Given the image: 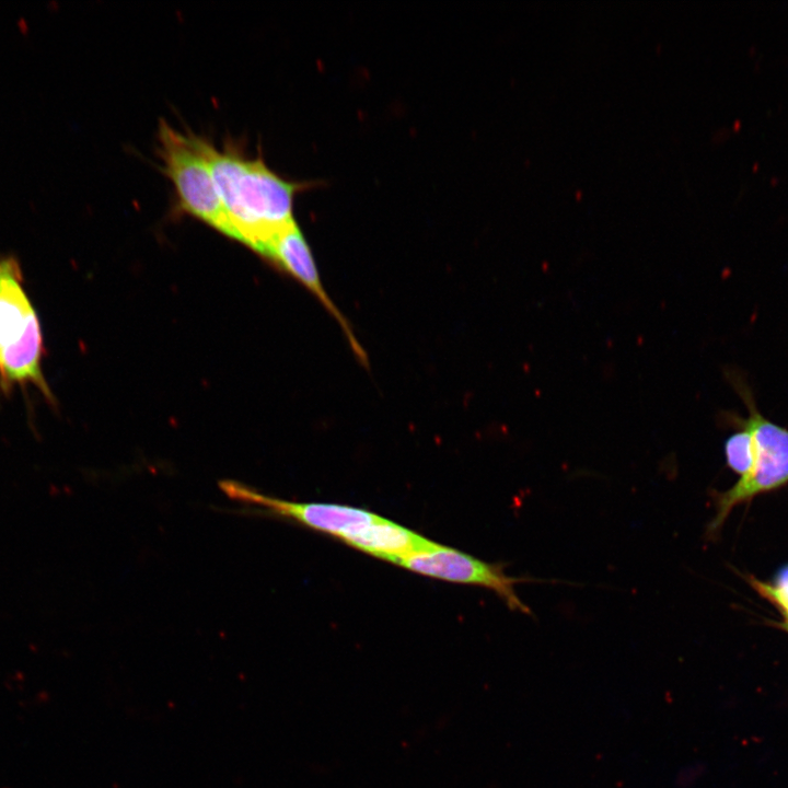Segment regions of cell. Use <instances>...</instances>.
I'll return each mask as SVG.
<instances>
[{
	"label": "cell",
	"mask_w": 788,
	"mask_h": 788,
	"mask_svg": "<svg viewBox=\"0 0 788 788\" xmlns=\"http://www.w3.org/2000/svg\"><path fill=\"white\" fill-rule=\"evenodd\" d=\"M44 352L40 323L20 263L13 255H0V392L33 387L54 403L43 373Z\"/></svg>",
	"instance_id": "cell-2"
},
{
	"label": "cell",
	"mask_w": 788,
	"mask_h": 788,
	"mask_svg": "<svg viewBox=\"0 0 788 788\" xmlns=\"http://www.w3.org/2000/svg\"><path fill=\"white\" fill-rule=\"evenodd\" d=\"M730 384L734 387L748 409V417L725 413L723 420L734 427L748 428L754 440L755 462L752 472L728 490L712 495L716 514L707 525L706 536L714 538L719 533L732 509L753 497L775 490L788 483V429L784 428L760 413L752 391L735 372H727Z\"/></svg>",
	"instance_id": "cell-3"
},
{
	"label": "cell",
	"mask_w": 788,
	"mask_h": 788,
	"mask_svg": "<svg viewBox=\"0 0 788 788\" xmlns=\"http://www.w3.org/2000/svg\"><path fill=\"white\" fill-rule=\"evenodd\" d=\"M205 151L229 224V237L256 253L280 229L294 221L293 201L316 184L289 181L235 141L217 148L205 138Z\"/></svg>",
	"instance_id": "cell-1"
},
{
	"label": "cell",
	"mask_w": 788,
	"mask_h": 788,
	"mask_svg": "<svg viewBox=\"0 0 788 788\" xmlns=\"http://www.w3.org/2000/svg\"><path fill=\"white\" fill-rule=\"evenodd\" d=\"M219 487L230 499L253 507L251 513L294 521L332 535L345 544L381 518L368 510L350 506L286 501L232 479L220 480Z\"/></svg>",
	"instance_id": "cell-5"
},
{
	"label": "cell",
	"mask_w": 788,
	"mask_h": 788,
	"mask_svg": "<svg viewBox=\"0 0 788 788\" xmlns=\"http://www.w3.org/2000/svg\"><path fill=\"white\" fill-rule=\"evenodd\" d=\"M257 253L290 274L313 293L340 325L360 362L367 364L368 359L363 348L321 282L312 251L297 222L292 221L276 232Z\"/></svg>",
	"instance_id": "cell-7"
},
{
	"label": "cell",
	"mask_w": 788,
	"mask_h": 788,
	"mask_svg": "<svg viewBox=\"0 0 788 788\" xmlns=\"http://www.w3.org/2000/svg\"><path fill=\"white\" fill-rule=\"evenodd\" d=\"M393 564L431 578L484 587L494 591L510 610L530 616H533L532 611L520 600L514 584L542 581L510 577L505 573L502 564L486 563L437 542L430 548L398 558Z\"/></svg>",
	"instance_id": "cell-6"
},
{
	"label": "cell",
	"mask_w": 788,
	"mask_h": 788,
	"mask_svg": "<svg viewBox=\"0 0 788 788\" xmlns=\"http://www.w3.org/2000/svg\"><path fill=\"white\" fill-rule=\"evenodd\" d=\"M158 154L174 188L176 209L229 236V224L205 151V138L161 120Z\"/></svg>",
	"instance_id": "cell-4"
},
{
	"label": "cell",
	"mask_w": 788,
	"mask_h": 788,
	"mask_svg": "<svg viewBox=\"0 0 788 788\" xmlns=\"http://www.w3.org/2000/svg\"><path fill=\"white\" fill-rule=\"evenodd\" d=\"M750 583L781 612L784 618H788V566L778 572L775 584L762 582L756 578H750Z\"/></svg>",
	"instance_id": "cell-9"
},
{
	"label": "cell",
	"mask_w": 788,
	"mask_h": 788,
	"mask_svg": "<svg viewBox=\"0 0 788 788\" xmlns=\"http://www.w3.org/2000/svg\"><path fill=\"white\" fill-rule=\"evenodd\" d=\"M776 626L788 633V618H784L783 622L776 623Z\"/></svg>",
	"instance_id": "cell-10"
},
{
	"label": "cell",
	"mask_w": 788,
	"mask_h": 788,
	"mask_svg": "<svg viewBox=\"0 0 788 788\" xmlns=\"http://www.w3.org/2000/svg\"><path fill=\"white\" fill-rule=\"evenodd\" d=\"M725 442L727 465L741 477L748 476L754 466L755 448L751 431L745 427H738Z\"/></svg>",
	"instance_id": "cell-8"
}]
</instances>
